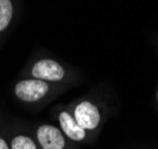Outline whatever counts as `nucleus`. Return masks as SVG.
Here are the masks:
<instances>
[{"label":"nucleus","instance_id":"nucleus-1","mask_svg":"<svg viewBox=\"0 0 158 149\" xmlns=\"http://www.w3.org/2000/svg\"><path fill=\"white\" fill-rule=\"evenodd\" d=\"M48 88L43 80H24L17 84L16 94L24 102H37L45 95Z\"/></svg>","mask_w":158,"mask_h":149},{"label":"nucleus","instance_id":"nucleus-2","mask_svg":"<svg viewBox=\"0 0 158 149\" xmlns=\"http://www.w3.org/2000/svg\"><path fill=\"white\" fill-rule=\"evenodd\" d=\"M75 121L83 129H95L100 122V112L98 107L89 102L79 104L75 109Z\"/></svg>","mask_w":158,"mask_h":149},{"label":"nucleus","instance_id":"nucleus-3","mask_svg":"<svg viewBox=\"0 0 158 149\" xmlns=\"http://www.w3.org/2000/svg\"><path fill=\"white\" fill-rule=\"evenodd\" d=\"M32 75L38 80L58 81L64 77L63 67L52 60H40L32 68Z\"/></svg>","mask_w":158,"mask_h":149},{"label":"nucleus","instance_id":"nucleus-4","mask_svg":"<svg viewBox=\"0 0 158 149\" xmlns=\"http://www.w3.org/2000/svg\"><path fill=\"white\" fill-rule=\"evenodd\" d=\"M37 137L43 149H63L64 138L58 129L51 125H42L37 131Z\"/></svg>","mask_w":158,"mask_h":149},{"label":"nucleus","instance_id":"nucleus-5","mask_svg":"<svg viewBox=\"0 0 158 149\" xmlns=\"http://www.w3.org/2000/svg\"><path fill=\"white\" fill-rule=\"evenodd\" d=\"M60 123L62 126L65 135L68 137H70L74 141H81L85 138L86 136V131L82 126H80L77 124V122L71 117L68 112H62L60 115Z\"/></svg>","mask_w":158,"mask_h":149},{"label":"nucleus","instance_id":"nucleus-6","mask_svg":"<svg viewBox=\"0 0 158 149\" xmlns=\"http://www.w3.org/2000/svg\"><path fill=\"white\" fill-rule=\"evenodd\" d=\"M13 7L11 0H0V31L6 29L11 18H12Z\"/></svg>","mask_w":158,"mask_h":149},{"label":"nucleus","instance_id":"nucleus-7","mask_svg":"<svg viewBox=\"0 0 158 149\" xmlns=\"http://www.w3.org/2000/svg\"><path fill=\"white\" fill-rule=\"evenodd\" d=\"M12 149H36L35 142L26 136H17L12 141Z\"/></svg>","mask_w":158,"mask_h":149},{"label":"nucleus","instance_id":"nucleus-8","mask_svg":"<svg viewBox=\"0 0 158 149\" xmlns=\"http://www.w3.org/2000/svg\"><path fill=\"white\" fill-rule=\"evenodd\" d=\"M0 149H8L6 142L4 141V140H1V138H0Z\"/></svg>","mask_w":158,"mask_h":149},{"label":"nucleus","instance_id":"nucleus-9","mask_svg":"<svg viewBox=\"0 0 158 149\" xmlns=\"http://www.w3.org/2000/svg\"><path fill=\"white\" fill-rule=\"evenodd\" d=\"M157 98H158V93H157Z\"/></svg>","mask_w":158,"mask_h":149}]
</instances>
